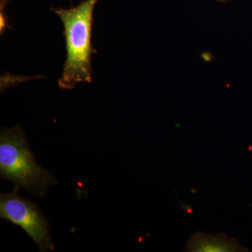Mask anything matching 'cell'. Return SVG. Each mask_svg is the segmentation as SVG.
<instances>
[{
  "instance_id": "obj_1",
  "label": "cell",
  "mask_w": 252,
  "mask_h": 252,
  "mask_svg": "<svg viewBox=\"0 0 252 252\" xmlns=\"http://www.w3.org/2000/svg\"><path fill=\"white\" fill-rule=\"evenodd\" d=\"M97 1L84 0L76 7L52 9L63 23L67 50V59L59 80L61 89L71 90L78 84L92 81L91 58L95 51L91 39Z\"/></svg>"
},
{
  "instance_id": "obj_2",
  "label": "cell",
  "mask_w": 252,
  "mask_h": 252,
  "mask_svg": "<svg viewBox=\"0 0 252 252\" xmlns=\"http://www.w3.org/2000/svg\"><path fill=\"white\" fill-rule=\"evenodd\" d=\"M0 175L14 183V191L23 189L39 197H44L50 187L58 184L54 175L36 162L27 137L18 125L1 128Z\"/></svg>"
},
{
  "instance_id": "obj_3",
  "label": "cell",
  "mask_w": 252,
  "mask_h": 252,
  "mask_svg": "<svg viewBox=\"0 0 252 252\" xmlns=\"http://www.w3.org/2000/svg\"><path fill=\"white\" fill-rule=\"evenodd\" d=\"M18 192L0 195V217L17 225L35 243L39 251L55 249L49 223L35 203L19 196Z\"/></svg>"
},
{
  "instance_id": "obj_4",
  "label": "cell",
  "mask_w": 252,
  "mask_h": 252,
  "mask_svg": "<svg viewBox=\"0 0 252 252\" xmlns=\"http://www.w3.org/2000/svg\"><path fill=\"white\" fill-rule=\"evenodd\" d=\"M185 252H249L240 245L237 239L229 238L224 233L206 234L197 232L186 246Z\"/></svg>"
},
{
  "instance_id": "obj_5",
  "label": "cell",
  "mask_w": 252,
  "mask_h": 252,
  "mask_svg": "<svg viewBox=\"0 0 252 252\" xmlns=\"http://www.w3.org/2000/svg\"><path fill=\"white\" fill-rule=\"evenodd\" d=\"M10 1H11V0H0V8H1V9H4L6 7L7 3Z\"/></svg>"
},
{
  "instance_id": "obj_6",
  "label": "cell",
  "mask_w": 252,
  "mask_h": 252,
  "mask_svg": "<svg viewBox=\"0 0 252 252\" xmlns=\"http://www.w3.org/2000/svg\"><path fill=\"white\" fill-rule=\"evenodd\" d=\"M219 1H221V2H225V1H228V0H217Z\"/></svg>"
}]
</instances>
